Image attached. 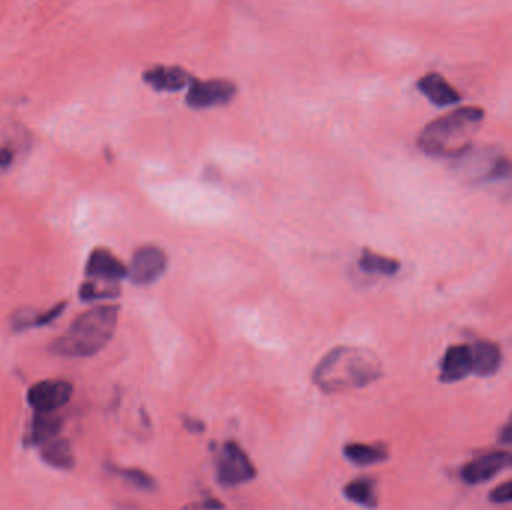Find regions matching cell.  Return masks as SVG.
<instances>
[{
	"label": "cell",
	"instance_id": "1",
	"mask_svg": "<svg viewBox=\"0 0 512 510\" xmlns=\"http://www.w3.org/2000/svg\"><path fill=\"white\" fill-rule=\"evenodd\" d=\"M382 365L374 352L356 346H339L328 352L315 367L313 382L326 392L358 389L376 382Z\"/></svg>",
	"mask_w": 512,
	"mask_h": 510
},
{
	"label": "cell",
	"instance_id": "2",
	"mask_svg": "<svg viewBox=\"0 0 512 510\" xmlns=\"http://www.w3.org/2000/svg\"><path fill=\"white\" fill-rule=\"evenodd\" d=\"M119 307L98 306L78 316L71 327L49 344L54 355L87 358L107 346L116 333Z\"/></svg>",
	"mask_w": 512,
	"mask_h": 510
},
{
	"label": "cell",
	"instance_id": "3",
	"mask_svg": "<svg viewBox=\"0 0 512 510\" xmlns=\"http://www.w3.org/2000/svg\"><path fill=\"white\" fill-rule=\"evenodd\" d=\"M480 107L459 108L428 123L419 133V150L433 157H462L472 144V135L481 125Z\"/></svg>",
	"mask_w": 512,
	"mask_h": 510
},
{
	"label": "cell",
	"instance_id": "4",
	"mask_svg": "<svg viewBox=\"0 0 512 510\" xmlns=\"http://www.w3.org/2000/svg\"><path fill=\"white\" fill-rule=\"evenodd\" d=\"M85 282L80 286L83 301H96L121 295V280L128 277L125 264L108 249L92 250L85 264Z\"/></svg>",
	"mask_w": 512,
	"mask_h": 510
},
{
	"label": "cell",
	"instance_id": "5",
	"mask_svg": "<svg viewBox=\"0 0 512 510\" xmlns=\"http://www.w3.org/2000/svg\"><path fill=\"white\" fill-rule=\"evenodd\" d=\"M216 476L223 487H237L254 480L256 469L236 442H227L219 451Z\"/></svg>",
	"mask_w": 512,
	"mask_h": 510
},
{
	"label": "cell",
	"instance_id": "6",
	"mask_svg": "<svg viewBox=\"0 0 512 510\" xmlns=\"http://www.w3.org/2000/svg\"><path fill=\"white\" fill-rule=\"evenodd\" d=\"M237 94L236 83L223 78L214 80L192 81L187 90L186 103L189 107L202 110V108L219 107L231 103Z\"/></svg>",
	"mask_w": 512,
	"mask_h": 510
},
{
	"label": "cell",
	"instance_id": "7",
	"mask_svg": "<svg viewBox=\"0 0 512 510\" xmlns=\"http://www.w3.org/2000/svg\"><path fill=\"white\" fill-rule=\"evenodd\" d=\"M72 383L62 379H51L35 383L27 392V401L35 412H58L71 399Z\"/></svg>",
	"mask_w": 512,
	"mask_h": 510
},
{
	"label": "cell",
	"instance_id": "8",
	"mask_svg": "<svg viewBox=\"0 0 512 510\" xmlns=\"http://www.w3.org/2000/svg\"><path fill=\"white\" fill-rule=\"evenodd\" d=\"M166 252L157 246H143L132 256L128 277L135 284L152 283L166 271Z\"/></svg>",
	"mask_w": 512,
	"mask_h": 510
},
{
	"label": "cell",
	"instance_id": "9",
	"mask_svg": "<svg viewBox=\"0 0 512 510\" xmlns=\"http://www.w3.org/2000/svg\"><path fill=\"white\" fill-rule=\"evenodd\" d=\"M512 466V455L508 452L487 453L469 462L462 470V478L469 485L482 484L495 478L499 471Z\"/></svg>",
	"mask_w": 512,
	"mask_h": 510
},
{
	"label": "cell",
	"instance_id": "10",
	"mask_svg": "<svg viewBox=\"0 0 512 510\" xmlns=\"http://www.w3.org/2000/svg\"><path fill=\"white\" fill-rule=\"evenodd\" d=\"M472 371V347L466 346V344H455L445 352L441 364L442 382H459Z\"/></svg>",
	"mask_w": 512,
	"mask_h": 510
},
{
	"label": "cell",
	"instance_id": "11",
	"mask_svg": "<svg viewBox=\"0 0 512 510\" xmlns=\"http://www.w3.org/2000/svg\"><path fill=\"white\" fill-rule=\"evenodd\" d=\"M419 92L436 107H450L462 101V94L437 72H428L417 83Z\"/></svg>",
	"mask_w": 512,
	"mask_h": 510
},
{
	"label": "cell",
	"instance_id": "12",
	"mask_svg": "<svg viewBox=\"0 0 512 510\" xmlns=\"http://www.w3.org/2000/svg\"><path fill=\"white\" fill-rule=\"evenodd\" d=\"M143 78L159 92H177L193 81V76L180 67H155L144 72Z\"/></svg>",
	"mask_w": 512,
	"mask_h": 510
},
{
	"label": "cell",
	"instance_id": "13",
	"mask_svg": "<svg viewBox=\"0 0 512 510\" xmlns=\"http://www.w3.org/2000/svg\"><path fill=\"white\" fill-rule=\"evenodd\" d=\"M63 428V417L58 412H35L31 419V431L27 434V444L47 443L49 440L58 439Z\"/></svg>",
	"mask_w": 512,
	"mask_h": 510
},
{
	"label": "cell",
	"instance_id": "14",
	"mask_svg": "<svg viewBox=\"0 0 512 510\" xmlns=\"http://www.w3.org/2000/svg\"><path fill=\"white\" fill-rule=\"evenodd\" d=\"M473 371L472 373L487 378L499 370L502 362V353L498 344L491 342H478L472 347Z\"/></svg>",
	"mask_w": 512,
	"mask_h": 510
},
{
	"label": "cell",
	"instance_id": "15",
	"mask_svg": "<svg viewBox=\"0 0 512 510\" xmlns=\"http://www.w3.org/2000/svg\"><path fill=\"white\" fill-rule=\"evenodd\" d=\"M40 458L58 470H72L76 466V457L71 444L65 439H53L40 446Z\"/></svg>",
	"mask_w": 512,
	"mask_h": 510
},
{
	"label": "cell",
	"instance_id": "16",
	"mask_svg": "<svg viewBox=\"0 0 512 510\" xmlns=\"http://www.w3.org/2000/svg\"><path fill=\"white\" fill-rule=\"evenodd\" d=\"M67 309V302H58L56 306L51 307L49 310L33 311V310H20L13 316V328L17 331L27 328H40L49 325L53 320L58 319V316L62 315L63 310Z\"/></svg>",
	"mask_w": 512,
	"mask_h": 510
},
{
	"label": "cell",
	"instance_id": "17",
	"mask_svg": "<svg viewBox=\"0 0 512 510\" xmlns=\"http://www.w3.org/2000/svg\"><path fill=\"white\" fill-rule=\"evenodd\" d=\"M345 457L355 466H373L378 462L385 461L388 453L382 448L364 443H349L343 449Z\"/></svg>",
	"mask_w": 512,
	"mask_h": 510
},
{
	"label": "cell",
	"instance_id": "18",
	"mask_svg": "<svg viewBox=\"0 0 512 510\" xmlns=\"http://www.w3.org/2000/svg\"><path fill=\"white\" fill-rule=\"evenodd\" d=\"M343 494L347 500H351L358 506L367 507V509H374L378 506L374 484L370 479L363 478V479L352 480L343 488Z\"/></svg>",
	"mask_w": 512,
	"mask_h": 510
},
{
	"label": "cell",
	"instance_id": "19",
	"mask_svg": "<svg viewBox=\"0 0 512 510\" xmlns=\"http://www.w3.org/2000/svg\"><path fill=\"white\" fill-rule=\"evenodd\" d=\"M360 268L365 273L373 274L394 275L400 270V262L391 257L382 256V255L373 254L372 250H363L361 254Z\"/></svg>",
	"mask_w": 512,
	"mask_h": 510
},
{
	"label": "cell",
	"instance_id": "20",
	"mask_svg": "<svg viewBox=\"0 0 512 510\" xmlns=\"http://www.w3.org/2000/svg\"><path fill=\"white\" fill-rule=\"evenodd\" d=\"M108 470L116 476H121V479H125L126 482H130V485L144 489V491H152V489L157 488V480L153 479L152 476L146 471L135 469V467L108 466Z\"/></svg>",
	"mask_w": 512,
	"mask_h": 510
},
{
	"label": "cell",
	"instance_id": "21",
	"mask_svg": "<svg viewBox=\"0 0 512 510\" xmlns=\"http://www.w3.org/2000/svg\"><path fill=\"white\" fill-rule=\"evenodd\" d=\"M490 502L493 503H509L512 502V480L504 482V484L496 487L490 494H489Z\"/></svg>",
	"mask_w": 512,
	"mask_h": 510
},
{
	"label": "cell",
	"instance_id": "22",
	"mask_svg": "<svg viewBox=\"0 0 512 510\" xmlns=\"http://www.w3.org/2000/svg\"><path fill=\"white\" fill-rule=\"evenodd\" d=\"M499 442L500 443L509 444V446H512V421L508 422V424L500 430Z\"/></svg>",
	"mask_w": 512,
	"mask_h": 510
},
{
	"label": "cell",
	"instance_id": "23",
	"mask_svg": "<svg viewBox=\"0 0 512 510\" xmlns=\"http://www.w3.org/2000/svg\"><path fill=\"white\" fill-rule=\"evenodd\" d=\"M13 153L9 148H0V168H8L13 164Z\"/></svg>",
	"mask_w": 512,
	"mask_h": 510
},
{
	"label": "cell",
	"instance_id": "24",
	"mask_svg": "<svg viewBox=\"0 0 512 510\" xmlns=\"http://www.w3.org/2000/svg\"><path fill=\"white\" fill-rule=\"evenodd\" d=\"M184 426L189 428V430L193 431V433H196V431H198V433L204 431V424H202V422L195 421V419H189V417L184 419Z\"/></svg>",
	"mask_w": 512,
	"mask_h": 510
}]
</instances>
